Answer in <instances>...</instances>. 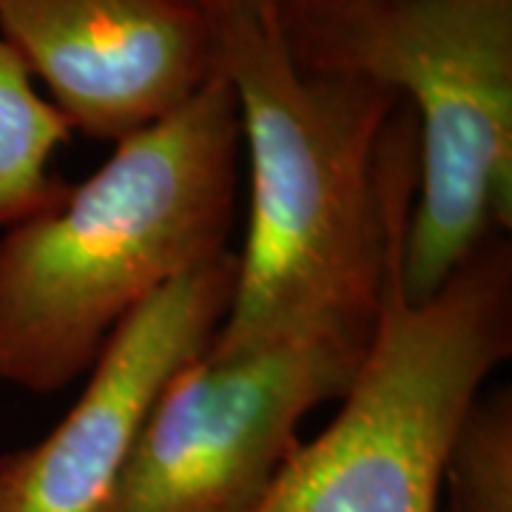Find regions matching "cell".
<instances>
[{
  "label": "cell",
  "instance_id": "obj_7",
  "mask_svg": "<svg viewBox=\"0 0 512 512\" xmlns=\"http://www.w3.org/2000/svg\"><path fill=\"white\" fill-rule=\"evenodd\" d=\"M0 32L69 128L111 143L220 69V29L194 0H0Z\"/></svg>",
  "mask_w": 512,
  "mask_h": 512
},
{
  "label": "cell",
  "instance_id": "obj_5",
  "mask_svg": "<svg viewBox=\"0 0 512 512\" xmlns=\"http://www.w3.org/2000/svg\"><path fill=\"white\" fill-rule=\"evenodd\" d=\"M373 330L202 353L165 384L97 512H254L313 407L342 399Z\"/></svg>",
  "mask_w": 512,
  "mask_h": 512
},
{
  "label": "cell",
  "instance_id": "obj_3",
  "mask_svg": "<svg viewBox=\"0 0 512 512\" xmlns=\"http://www.w3.org/2000/svg\"><path fill=\"white\" fill-rule=\"evenodd\" d=\"M274 23L296 66L376 80L413 111L399 291L430 299L512 225V0H291Z\"/></svg>",
  "mask_w": 512,
  "mask_h": 512
},
{
  "label": "cell",
  "instance_id": "obj_4",
  "mask_svg": "<svg viewBox=\"0 0 512 512\" xmlns=\"http://www.w3.org/2000/svg\"><path fill=\"white\" fill-rule=\"evenodd\" d=\"M510 353L507 234L424 302L404 299L396 265L339 416L293 450L254 512H439L450 444Z\"/></svg>",
  "mask_w": 512,
  "mask_h": 512
},
{
  "label": "cell",
  "instance_id": "obj_9",
  "mask_svg": "<svg viewBox=\"0 0 512 512\" xmlns=\"http://www.w3.org/2000/svg\"><path fill=\"white\" fill-rule=\"evenodd\" d=\"M456 512H512V396L498 390L470 407L447 453Z\"/></svg>",
  "mask_w": 512,
  "mask_h": 512
},
{
  "label": "cell",
  "instance_id": "obj_10",
  "mask_svg": "<svg viewBox=\"0 0 512 512\" xmlns=\"http://www.w3.org/2000/svg\"><path fill=\"white\" fill-rule=\"evenodd\" d=\"M217 29L248 23V20H274L291 0H194Z\"/></svg>",
  "mask_w": 512,
  "mask_h": 512
},
{
  "label": "cell",
  "instance_id": "obj_8",
  "mask_svg": "<svg viewBox=\"0 0 512 512\" xmlns=\"http://www.w3.org/2000/svg\"><path fill=\"white\" fill-rule=\"evenodd\" d=\"M69 140V123L0 32V231L63 200L69 185L52 160Z\"/></svg>",
  "mask_w": 512,
  "mask_h": 512
},
{
  "label": "cell",
  "instance_id": "obj_1",
  "mask_svg": "<svg viewBox=\"0 0 512 512\" xmlns=\"http://www.w3.org/2000/svg\"><path fill=\"white\" fill-rule=\"evenodd\" d=\"M220 69L251 154V225L205 353L373 330L419 180L413 111L376 80L296 66L274 20L220 29Z\"/></svg>",
  "mask_w": 512,
  "mask_h": 512
},
{
  "label": "cell",
  "instance_id": "obj_6",
  "mask_svg": "<svg viewBox=\"0 0 512 512\" xmlns=\"http://www.w3.org/2000/svg\"><path fill=\"white\" fill-rule=\"evenodd\" d=\"M239 259L177 276L111 333L72 410L35 444L0 456V512H97L165 384L214 342Z\"/></svg>",
  "mask_w": 512,
  "mask_h": 512
},
{
  "label": "cell",
  "instance_id": "obj_2",
  "mask_svg": "<svg viewBox=\"0 0 512 512\" xmlns=\"http://www.w3.org/2000/svg\"><path fill=\"white\" fill-rule=\"evenodd\" d=\"M242 126L217 74L114 143L63 200L0 234V382L49 396L177 276L228 251Z\"/></svg>",
  "mask_w": 512,
  "mask_h": 512
}]
</instances>
